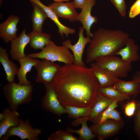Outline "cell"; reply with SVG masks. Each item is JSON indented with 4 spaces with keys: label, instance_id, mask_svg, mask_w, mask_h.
Here are the masks:
<instances>
[{
    "label": "cell",
    "instance_id": "1",
    "mask_svg": "<svg viewBox=\"0 0 140 140\" xmlns=\"http://www.w3.org/2000/svg\"><path fill=\"white\" fill-rule=\"evenodd\" d=\"M58 100L66 106H92L99 87V81L91 68L74 64L61 66L53 79Z\"/></svg>",
    "mask_w": 140,
    "mask_h": 140
},
{
    "label": "cell",
    "instance_id": "2",
    "mask_svg": "<svg viewBox=\"0 0 140 140\" xmlns=\"http://www.w3.org/2000/svg\"><path fill=\"white\" fill-rule=\"evenodd\" d=\"M86 51V61L88 63L102 56L115 55L125 46L129 38L128 33L121 30H110L102 27L93 34Z\"/></svg>",
    "mask_w": 140,
    "mask_h": 140
},
{
    "label": "cell",
    "instance_id": "3",
    "mask_svg": "<svg viewBox=\"0 0 140 140\" xmlns=\"http://www.w3.org/2000/svg\"><path fill=\"white\" fill-rule=\"evenodd\" d=\"M33 89L31 85H21L14 81L9 82L3 87V94L9 108L15 111H17L20 105L30 102Z\"/></svg>",
    "mask_w": 140,
    "mask_h": 140
},
{
    "label": "cell",
    "instance_id": "4",
    "mask_svg": "<svg viewBox=\"0 0 140 140\" xmlns=\"http://www.w3.org/2000/svg\"><path fill=\"white\" fill-rule=\"evenodd\" d=\"M28 55L31 58L45 59L53 62H63L66 65L73 64L74 60L73 54L68 48L63 45L58 46L51 40L40 52Z\"/></svg>",
    "mask_w": 140,
    "mask_h": 140
},
{
    "label": "cell",
    "instance_id": "5",
    "mask_svg": "<svg viewBox=\"0 0 140 140\" xmlns=\"http://www.w3.org/2000/svg\"><path fill=\"white\" fill-rule=\"evenodd\" d=\"M95 61L99 66L108 69L118 78L127 77L131 69V62L124 61L115 55L100 57Z\"/></svg>",
    "mask_w": 140,
    "mask_h": 140
},
{
    "label": "cell",
    "instance_id": "6",
    "mask_svg": "<svg viewBox=\"0 0 140 140\" xmlns=\"http://www.w3.org/2000/svg\"><path fill=\"white\" fill-rule=\"evenodd\" d=\"M41 132V129L33 127L30 123L29 118L24 121L22 119H20L18 125L9 128L5 134L0 139L8 140L10 137L16 136L20 137L21 140H39L38 136Z\"/></svg>",
    "mask_w": 140,
    "mask_h": 140
},
{
    "label": "cell",
    "instance_id": "7",
    "mask_svg": "<svg viewBox=\"0 0 140 140\" xmlns=\"http://www.w3.org/2000/svg\"><path fill=\"white\" fill-rule=\"evenodd\" d=\"M124 125L123 120L108 119L101 123L93 124L89 127L98 140H103L118 133Z\"/></svg>",
    "mask_w": 140,
    "mask_h": 140
},
{
    "label": "cell",
    "instance_id": "8",
    "mask_svg": "<svg viewBox=\"0 0 140 140\" xmlns=\"http://www.w3.org/2000/svg\"><path fill=\"white\" fill-rule=\"evenodd\" d=\"M61 66L54 62L42 59L34 66L37 72L36 82L52 85L54 77Z\"/></svg>",
    "mask_w": 140,
    "mask_h": 140
},
{
    "label": "cell",
    "instance_id": "9",
    "mask_svg": "<svg viewBox=\"0 0 140 140\" xmlns=\"http://www.w3.org/2000/svg\"><path fill=\"white\" fill-rule=\"evenodd\" d=\"M44 85L46 92L41 99L42 108L59 117L66 113L65 108L58 100L55 90L52 85Z\"/></svg>",
    "mask_w": 140,
    "mask_h": 140
},
{
    "label": "cell",
    "instance_id": "10",
    "mask_svg": "<svg viewBox=\"0 0 140 140\" xmlns=\"http://www.w3.org/2000/svg\"><path fill=\"white\" fill-rule=\"evenodd\" d=\"M84 29L83 27L79 28L78 34L79 39L75 44L72 45L71 40L69 39H67L62 43V45L69 49L72 51L74 59L73 64L81 66H85L82 60L84 48L86 45L90 42L91 40L90 36L84 37L83 32Z\"/></svg>",
    "mask_w": 140,
    "mask_h": 140
},
{
    "label": "cell",
    "instance_id": "11",
    "mask_svg": "<svg viewBox=\"0 0 140 140\" xmlns=\"http://www.w3.org/2000/svg\"><path fill=\"white\" fill-rule=\"evenodd\" d=\"M53 10L58 17L68 19L71 22L78 20L79 13L76 10L73 2H54L48 6Z\"/></svg>",
    "mask_w": 140,
    "mask_h": 140
},
{
    "label": "cell",
    "instance_id": "12",
    "mask_svg": "<svg viewBox=\"0 0 140 140\" xmlns=\"http://www.w3.org/2000/svg\"><path fill=\"white\" fill-rule=\"evenodd\" d=\"M96 2V0H89L81 9V11L79 14L77 19L81 23L83 28L86 30L87 36L92 38L93 34L90 31L91 27L94 23H96L98 21L96 16L91 15L92 8L95 4Z\"/></svg>",
    "mask_w": 140,
    "mask_h": 140
},
{
    "label": "cell",
    "instance_id": "13",
    "mask_svg": "<svg viewBox=\"0 0 140 140\" xmlns=\"http://www.w3.org/2000/svg\"><path fill=\"white\" fill-rule=\"evenodd\" d=\"M20 19L16 16L11 15L0 24V37L6 43L17 37V25Z\"/></svg>",
    "mask_w": 140,
    "mask_h": 140
},
{
    "label": "cell",
    "instance_id": "14",
    "mask_svg": "<svg viewBox=\"0 0 140 140\" xmlns=\"http://www.w3.org/2000/svg\"><path fill=\"white\" fill-rule=\"evenodd\" d=\"M91 68L99 83V87L113 86L120 80L108 69L101 67L95 62L90 64Z\"/></svg>",
    "mask_w": 140,
    "mask_h": 140
},
{
    "label": "cell",
    "instance_id": "15",
    "mask_svg": "<svg viewBox=\"0 0 140 140\" xmlns=\"http://www.w3.org/2000/svg\"><path fill=\"white\" fill-rule=\"evenodd\" d=\"M26 29H23L21 33L11 42L10 54L14 60L18 61L26 55L24 49L30 42L29 37L26 34Z\"/></svg>",
    "mask_w": 140,
    "mask_h": 140
},
{
    "label": "cell",
    "instance_id": "16",
    "mask_svg": "<svg viewBox=\"0 0 140 140\" xmlns=\"http://www.w3.org/2000/svg\"><path fill=\"white\" fill-rule=\"evenodd\" d=\"M40 61L36 58H31L26 54L19 60L20 67L18 69L17 74L19 80L18 84L21 85H31V82L26 79V74Z\"/></svg>",
    "mask_w": 140,
    "mask_h": 140
},
{
    "label": "cell",
    "instance_id": "17",
    "mask_svg": "<svg viewBox=\"0 0 140 140\" xmlns=\"http://www.w3.org/2000/svg\"><path fill=\"white\" fill-rule=\"evenodd\" d=\"M139 48L134 40L129 38L125 46L116 52L115 55H120L122 60L131 62L139 60L140 59L138 53Z\"/></svg>",
    "mask_w": 140,
    "mask_h": 140
},
{
    "label": "cell",
    "instance_id": "18",
    "mask_svg": "<svg viewBox=\"0 0 140 140\" xmlns=\"http://www.w3.org/2000/svg\"><path fill=\"white\" fill-rule=\"evenodd\" d=\"M88 120V116L76 118L72 122L71 126L72 127H76L79 124H81V128L79 129L74 130L67 127V129L72 133H76L78 134L79 135V140L93 139L95 136L87 125V122Z\"/></svg>",
    "mask_w": 140,
    "mask_h": 140
},
{
    "label": "cell",
    "instance_id": "19",
    "mask_svg": "<svg viewBox=\"0 0 140 140\" xmlns=\"http://www.w3.org/2000/svg\"><path fill=\"white\" fill-rule=\"evenodd\" d=\"M114 100L97 93L92 106L88 121L95 123L99 114L106 109Z\"/></svg>",
    "mask_w": 140,
    "mask_h": 140
},
{
    "label": "cell",
    "instance_id": "20",
    "mask_svg": "<svg viewBox=\"0 0 140 140\" xmlns=\"http://www.w3.org/2000/svg\"><path fill=\"white\" fill-rule=\"evenodd\" d=\"M4 115V120L0 123V139L5 135L8 129L10 127H16L19 123L20 116L17 111L12 110L7 108L3 109L2 113Z\"/></svg>",
    "mask_w": 140,
    "mask_h": 140
},
{
    "label": "cell",
    "instance_id": "21",
    "mask_svg": "<svg viewBox=\"0 0 140 140\" xmlns=\"http://www.w3.org/2000/svg\"><path fill=\"white\" fill-rule=\"evenodd\" d=\"M7 50L2 46L0 47V62L6 74V80L9 82L14 81L18 69L17 65L9 58Z\"/></svg>",
    "mask_w": 140,
    "mask_h": 140
},
{
    "label": "cell",
    "instance_id": "22",
    "mask_svg": "<svg viewBox=\"0 0 140 140\" xmlns=\"http://www.w3.org/2000/svg\"><path fill=\"white\" fill-rule=\"evenodd\" d=\"M113 86L124 95L133 98L140 94V83L133 80L127 81L120 79Z\"/></svg>",
    "mask_w": 140,
    "mask_h": 140
},
{
    "label": "cell",
    "instance_id": "23",
    "mask_svg": "<svg viewBox=\"0 0 140 140\" xmlns=\"http://www.w3.org/2000/svg\"><path fill=\"white\" fill-rule=\"evenodd\" d=\"M30 2L33 7L31 15L33 28L32 31L37 33L42 32L43 23L48 16L40 6L34 2Z\"/></svg>",
    "mask_w": 140,
    "mask_h": 140
},
{
    "label": "cell",
    "instance_id": "24",
    "mask_svg": "<svg viewBox=\"0 0 140 140\" xmlns=\"http://www.w3.org/2000/svg\"><path fill=\"white\" fill-rule=\"evenodd\" d=\"M36 3L40 6L44 10L47 14L48 17L51 19L57 25L58 30L59 32L60 35L63 38V34H64L66 37L68 36L69 34H74L76 32L75 30L67 27L62 24L59 21L58 17L49 6H46L43 4L39 0H29Z\"/></svg>",
    "mask_w": 140,
    "mask_h": 140
},
{
    "label": "cell",
    "instance_id": "25",
    "mask_svg": "<svg viewBox=\"0 0 140 140\" xmlns=\"http://www.w3.org/2000/svg\"><path fill=\"white\" fill-rule=\"evenodd\" d=\"M30 38L29 46L34 50H43L51 41V35L49 33H37L32 31L27 34Z\"/></svg>",
    "mask_w": 140,
    "mask_h": 140
},
{
    "label": "cell",
    "instance_id": "26",
    "mask_svg": "<svg viewBox=\"0 0 140 140\" xmlns=\"http://www.w3.org/2000/svg\"><path fill=\"white\" fill-rule=\"evenodd\" d=\"M97 93L114 100L118 102L129 100L131 97L122 94L113 86L106 87H99Z\"/></svg>",
    "mask_w": 140,
    "mask_h": 140
},
{
    "label": "cell",
    "instance_id": "27",
    "mask_svg": "<svg viewBox=\"0 0 140 140\" xmlns=\"http://www.w3.org/2000/svg\"><path fill=\"white\" fill-rule=\"evenodd\" d=\"M69 118H76L79 117L88 116L90 115L92 106L85 107L75 106H66L64 108Z\"/></svg>",
    "mask_w": 140,
    "mask_h": 140
},
{
    "label": "cell",
    "instance_id": "28",
    "mask_svg": "<svg viewBox=\"0 0 140 140\" xmlns=\"http://www.w3.org/2000/svg\"><path fill=\"white\" fill-rule=\"evenodd\" d=\"M69 131L59 130L51 134L48 138V140H79L74 136Z\"/></svg>",
    "mask_w": 140,
    "mask_h": 140
},
{
    "label": "cell",
    "instance_id": "29",
    "mask_svg": "<svg viewBox=\"0 0 140 140\" xmlns=\"http://www.w3.org/2000/svg\"><path fill=\"white\" fill-rule=\"evenodd\" d=\"M133 116L134 130L136 135L140 140V101H137L136 109Z\"/></svg>",
    "mask_w": 140,
    "mask_h": 140
},
{
    "label": "cell",
    "instance_id": "30",
    "mask_svg": "<svg viewBox=\"0 0 140 140\" xmlns=\"http://www.w3.org/2000/svg\"><path fill=\"white\" fill-rule=\"evenodd\" d=\"M118 102L117 100H114L106 109L100 113L95 123H101L108 120V117L112 110L118 106Z\"/></svg>",
    "mask_w": 140,
    "mask_h": 140
},
{
    "label": "cell",
    "instance_id": "31",
    "mask_svg": "<svg viewBox=\"0 0 140 140\" xmlns=\"http://www.w3.org/2000/svg\"><path fill=\"white\" fill-rule=\"evenodd\" d=\"M111 1L117 9L121 15L122 17H124L126 9L124 0H111Z\"/></svg>",
    "mask_w": 140,
    "mask_h": 140
},
{
    "label": "cell",
    "instance_id": "32",
    "mask_svg": "<svg viewBox=\"0 0 140 140\" xmlns=\"http://www.w3.org/2000/svg\"><path fill=\"white\" fill-rule=\"evenodd\" d=\"M136 101L132 100L126 104L124 107V112L127 116L129 117L133 116L136 108Z\"/></svg>",
    "mask_w": 140,
    "mask_h": 140
},
{
    "label": "cell",
    "instance_id": "33",
    "mask_svg": "<svg viewBox=\"0 0 140 140\" xmlns=\"http://www.w3.org/2000/svg\"><path fill=\"white\" fill-rule=\"evenodd\" d=\"M140 14V0H137L131 7L129 17L133 18Z\"/></svg>",
    "mask_w": 140,
    "mask_h": 140
},
{
    "label": "cell",
    "instance_id": "34",
    "mask_svg": "<svg viewBox=\"0 0 140 140\" xmlns=\"http://www.w3.org/2000/svg\"><path fill=\"white\" fill-rule=\"evenodd\" d=\"M111 119L116 121H119L121 120L120 113L114 109L111 112L108 117V120Z\"/></svg>",
    "mask_w": 140,
    "mask_h": 140
},
{
    "label": "cell",
    "instance_id": "35",
    "mask_svg": "<svg viewBox=\"0 0 140 140\" xmlns=\"http://www.w3.org/2000/svg\"><path fill=\"white\" fill-rule=\"evenodd\" d=\"M89 0H74L73 1L76 8L81 9Z\"/></svg>",
    "mask_w": 140,
    "mask_h": 140
},
{
    "label": "cell",
    "instance_id": "36",
    "mask_svg": "<svg viewBox=\"0 0 140 140\" xmlns=\"http://www.w3.org/2000/svg\"><path fill=\"white\" fill-rule=\"evenodd\" d=\"M132 80L140 83V71H138L134 74Z\"/></svg>",
    "mask_w": 140,
    "mask_h": 140
},
{
    "label": "cell",
    "instance_id": "37",
    "mask_svg": "<svg viewBox=\"0 0 140 140\" xmlns=\"http://www.w3.org/2000/svg\"><path fill=\"white\" fill-rule=\"evenodd\" d=\"M4 118V114L2 113L0 114V122H2Z\"/></svg>",
    "mask_w": 140,
    "mask_h": 140
},
{
    "label": "cell",
    "instance_id": "38",
    "mask_svg": "<svg viewBox=\"0 0 140 140\" xmlns=\"http://www.w3.org/2000/svg\"><path fill=\"white\" fill-rule=\"evenodd\" d=\"M54 2H63V1H66V2H68L70 1L71 0H53Z\"/></svg>",
    "mask_w": 140,
    "mask_h": 140
},
{
    "label": "cell",
    "instance_id": "39",
    "mask_svg": "<svg viewBox=\"0 0 140 140\" xmlns=\"http://www.w3.org/2000/svg\"><path fill=\"white\" fill-rule=\"evenodd\" d=\"M3 0H0V5H1Z\"/></svg>",
    "mask_w": 140,
    "mask_h": 140
}]
</instances>
